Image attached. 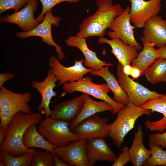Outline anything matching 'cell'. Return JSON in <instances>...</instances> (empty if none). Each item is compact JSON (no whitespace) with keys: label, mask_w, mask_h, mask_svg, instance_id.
<instances>
[{"label":"cell","mask_w":166,"mask_h":166,"mask_svg":"<svg viewBox=\"0 0 166 166\" xmlns=\"http://www.w3.org/2000/svg\"><path fill=\"white\" fill-rule=\"evenodd\" d=\"M96 3L98 9L83 21L76 36L85 38L103 37L106 30L124 10L121 4H114L112 0H97Z\"/></svg>","instance_id":"cell-1"},{"label":"cell","mask_w":166,"mask_h":166,"mask_svg":"<svg viewBox=\"0 0 166 166\" xmlns=\"http://www.w3.org/2000/svg\"><path fill=\"white\" fill-rule=\"evenodd\" d=\"M42 118V114L39 112L27 114L19 112L16 114L6 131V137L0 145V150L15 156L28 152L33 153L35 149L25 147L23 144L22 138L27 128L33 124H39Z\"/></svg>","instance_id":"cell-2"},{"label":"cell","mask_w":166,"mask_h":166,"mask_svg":"<svg viewBox=\"0 0 166 166\" xmlns=\"http://www.w3.org/2000/svg\"><path fill=\"white\" fill-rule=\"evenodd\" d=\"M151 113L150 110L137 106L129 102L118 111L116 119L109 124L106 137L110 138L114 144L120 148L126 136L134 128L136 120L142 115Z\"/></svg>","instance_id":"cell-3"},{"label":"cell","mask_w":166,"mask_h":166,"mask_svg":"<svg viewBox=\"0 0 166 166\" xmlns=\"http://www.w3.org/2000/svg\"><path fill=\"white\" fill-rule=\"evenodd\" d=\"M32 98L30 92L18 93L4 86L0 90V128L6 131L10 122L17 113H32L29 104Z\"/></svg>","instance_id":"cell-4"},{"label":"cell","mask_w":166,"mask_h":166,"mask_svg":"<svg viewBox=\"0 0 166 166\" xmlns=\"http://www.w3.org/2000/svg\"><path fill=\"white\" fill-rule=\"evenodd\" d=\"M69 123L68 121L49 117L42 120L38 130L51 144L57 147L64 146L80 139L70 130Z\"/></svg>","instance_id":"cell-5"},{"label":"cell","mask_w":166,"mask_h":166,"mask_svg":"<svg viewBox=\"0 0 166 166\" xmlns=\"http://www.w3.org/2000/svg\"><path fill=\"white\" fill-rule=\"evenodd\" d=\"M62 89L65 93L71 94L75 92H80L106 102L112 107L111 113L113 114L117 113L125 106L116 101L109 95L108 93L110 90L106 83L95 84L89 76L78 81L66 82L62 85Z\"/></svg>","instance_id":"cell-6"},{"label":"cell","mask_w":166,"mask_h":166,"mask_svg":"<svg viewBox=\"0 0 166 166\" xmlns=\"http://www.w3.org/2000/svg\"><path fill=\"white\" fill-rule=\"evenodd\" d=\"M117 80L127 94L129 101L135 106L141 107L147 101L160 97L164 95L151 91L134 81L124 73L123 66L119 63L117 68Z\"/></svg>","instance_id":"cell-7"},{"label":"cell","mask_w":166,"mask_h":166,"mask_svg":"<svg viewBox=\"0 0 166 166\" xmlns=\"http://www.w3.org/2000/svg\"><path fill=\"white\" fill-rule=\"evenodd\" d=\"M60 18L55 16L52 14L51 10L47 12L45 14L43 19L35 28L28 32H17L16 36L21 39H25L32 36L39 37L42 41L50 46H54L56 49L58 59L60 61L65 57L61 47L54 41L51 33L52 26H57L60 22Z\"/></svg>","instance_id":"cell-8"},{"label":"cell","mask_w":166,"mask_h":166,"mask_svg":"<svg viewBox=\"0 0 166 166\" xmlns=\"http://www.w3.org/2000/svg\"><path fill=\"white\" fill-rule=\"evenodd\" d=\"M58 58L51 56L48 60L49 69L54 75L60 86L65 83L82 79L85 75L90 73L93 69L87 68L84 65V60H76L74 65L69 67L62 65Z\"/></svg>","instance_id":"cell-9"},{"label":"cell","mask_w":166,"mask_h":166,"mask_svg":"<svg viewBox=\"0 0 166 166\" xmlns=\"http://www.w3.org/2000/svg\"><path fill=\"white\" fill-rule=\"evenodd\" d=\"M130 8L127 6L122 12L114 20L109 28L112 30L107 32L110 38H117L126 45L135 47L138 51H141L143 47L137 42L134 34L135 27L131 24L129 16Z\"/></svg>","instance_id":"cell-10"},{"label":"cell","mask_w":166,"mask_h":166,"mask_svg":"<svg viewBox=\"0 0 166 166\" xmlns=\"http://www.w3.org/2000/svg\"><path fill=\"white\" fill-rule=\"evenodd\" d=\"M162 0H129L131 4L129 11L131 22L135 28H143L149 19L158 15L161 9Z\"/></svg>","instance_id":"cell-11"},{"label":"cell","mask_w":166,"mask_h":166,"mask_svg":"<svg viewBox=\"0 0 166 166\" xmlns=\"http://www.w3.org/2000/svg\"><path fill=\"white\" fill-rule=\"evenodd\" d=\"M109 119L95 114L82 121L70 129L80 139L88 140L99 137L105 138L107 134Z\"/></svg>","instance_id":"cell-12"},{"label":"cell","mask_w":166,"mask_h":166,"mask_svg":"<svg viewBox=\"0 0 166 166\" xmlns=\"http://www.w3.org/2000/svg\"><path fill=\"white\" fill-rule=\"evenodd\" d=\"M38 5L37 0H28L27 4L21 10L10 15L1 16L0 23L9 22L15 24L23 32L31 30L40 23L34 18Z\"/></svg>","instance_id":"cell-13"},{"label":"cell","mask_w":166,"mask_h":166,"mask_svg":"<svg viewBox=\"0 0 166 166\" xmlns=\"http://www.w3.org/2000/svg\"><path fill=\"white\" fill-rule=\"evenodd\" d=\"M57 80L51 71L49 69L47 76L42 81H36L32 82L31 85L40 94L42 101L38 108V112L45 114V118L49 117L52 110L49 107L51 99L57 95L54 89L57 86Z\"/></svg>","instance_id":"cell-14"},{"label":"cell","mask_w":166,"mask_h":166,"mask_svg":"<svg viewBox=\"0 0 166 166\" xmlns=\"http://www.w3.org/2000/svg\"><path fill=\"white\" fill-rule=\"evenodd\" d=\"M86 140L80 139L66 146L57 147L55 153L70 166H89L85 149Z\"/></svg>","instance_id":"cell-15"},{"label":"cell","mask_w":166,"mask_h":166,"mask_svg":"<svg viewBox=\"0 0 166 166\" xmlns=\"http://www.w3.org/2000/svg\"><path fill=\"white\" fill-rule=\"evenodd\" d=\"M104 138L99 137L86 140L85 149L89 166H94L99 161L113 162L116 158Z\"/></svg>","instance_id":"cell-16"},{"label":"cell","mask_w":166,"mask_h":166,"mask_svg":"<svg viewBox=\"0 0 166 166\" xmlns=\"http://www.w3.org/2000/svg\"><path fill=\"white\" fill-rule=\"evenodd\" d=\"M142 36L148 42L159 48L166 43V20L157 15L149 19L145 23Z\"/></svg>","instance_id":"cell-17"},{"label":"cell","mask_w":166,"mask_h":166,"mask_svg":"<svg viewBox=\"0 0 166 166\" xmlns=\"http://www.w3.org/2000/svg\"><path fill=\"white\" fill-rule=\"evenodd\" d=\"M100 44L106 43L111 47V52L115 55L119 63L123 66L131 64L132 61L138 55V50L134 47L126 45L119 38L114 37L110 39L103 37L98 39Z\"/></svg>","instance_id":"cell-18"},{"label":"cell","mask_w":166,"mask_h":166,"mask_svg":"<svg viewBox=\"0 0 166 166\" xmlns=\"http://www.w3.org/2000/svg\"><path fill=\"white\" fill-rule=\"evenodd\" d=\"M65 43L68 46L77 47L81 52L85 58L84 65L87 68L98 70L103 66L113 65L112 64L107 63L97 57L96 53L88 48L86 38L71 36L66 40Z\"/></svg>","instance_id":"cell-19"},{"label":"cell","mask_w":166,"mask_h":166,"mask_svg":"<svg viewBox=\"0 0 166 166\" xmlns=\"http://www.w3.org/2000/svg\"><path fill=\"white\" fill-rule=\"evenodd\" d=\"M84 103L83 94L74 98L56 104L50 117L55 119L71 121L78 115Z\"/></svg>","instance_id":"cell-20"},{"label":"cell","mask_w":166,"mask_h":166,"mask_svg":"<svg viewBox=\"0 0 166 166\" xmlns=\"http://www.w3.org/2000/svg\"><path fill=\"white\" fill-rule=\"evenodd\" d=\"M82 93L84 99L83 106L77 117L70 123L69 126L70 129L76 126L84 120L97 113L107 111L112 112L113 111L112 107L106 102L95 101L89 95Z\"/></svg>","instance_id":"cell-21"},{"label":"cell","mask_w":166,"mask_h":166,"mask_svg":"<svg viewBox=\"0 0 166 166\" xmlns=\"http://www.w3.org/2000/svg\"><path fill=\"white\" fill-rule=\"evenodd\" d=\"M142 107L150 110L152 113L157 112L163 114V117L155 121L148 119L144 122L147 129L151 131L163 132L166 128V92L162 97L147 101Z\"/></svg>","instance_id":"cell-22"},{"label":"cell","mask_w":166,"mask_h":166,"mask_svg":"<svg viewBox=\"0 0 166 166\" xmlns=\"http://www.w3.org/2000/svg\"><path fill=\"white\" fill-rule=\"evenodd\" d=\"M109 66H106L98 70H93L90 74L103 78L113 93V99L118 103L126 105L130 102L128 96L116 77L110 72Z\"/></svg>","instance_id":"cell-23"},{"label":"cell","mask_w":166,"mask_h":166,"mask_svg":"<svg viewBox=\"0 0 166 166\" xmlns=\"http://www.w3.org/2000/svg\"><path fill=\"white\" fill-rule=\"evenodd\" d=\"M129 152L130 162L134 166H144L151 155V149H147L144 145L143 132L140 125L135 133Z\"/></svg>","instance_id":"cell-24"},{"label":"cell","mask_w":166,"mask_h":166,"mask_svg":"<svg viewBox=\"0 0 166 166\" xmlns=\"http://www.w3.org/2000/svg\"><path fill=\"white\" fill-rule=\"evenodd\" d=\"M36 124L31 125L26 130L22 138L24 146L29 148H39L55 154L57 147L49 143L40 134Z\"/></svg>","instance_id":"cell-25"},{"label":"cell","mask_w":166,"mask_h":166,"mask_svg":"<svg viewBox=\"0 0 166 166\" xmlns=\"http://www.w3.org/2000/svg\"><path fill=\"white\" fill-rule=\"evenodd\" d=\"M141 40L143 47L137 57L132 61L131 65L132 66L139 68L142 75L145 70L159 58V56L156 49L154 48L153 43L148 42L142 37Z\"/></svg>","instance_id":"cell-26"},{"label":"cell","mask_w":166,"mask_h":166,"mask_svg":"<svg viewBox=\"0 0 166 166\" xmlns=\"http://www.w3.org/2000/svg\"><path fill=\"white\" fill-rule=\"evenodd\" d=\"M143 74L152 84L166 82V59L157 58L145 70Z\"/></svg>","instance_id":"cell-27"},{"label":"cell","mask_w":166,"mask_h":166,"mask_svg":"<svg viewBox=\"0 0 166 166\" xmlns=\"http://www.w3.org/2000/svg\"><path fill=\"white\" fill-rule=\"evenodd\" d=\"M0 159L5 166H29L30 165L33 156L32 153H27L22 155L15 156L4 151L1 150Z\"/></svg>","instance_id":"cell-28"},{"label":"cell","mask_w":166,"mask_h":166,"mask_svg":"<svg viewBox=\"0 0 166 166\" xmlns=\"http://www.w3.org/2000/svg\"><path fill=\"white\" fill-rule=\"evenodd\" d=\"M148 144L151 154L144 166H166V150H164L161 147L149 141Z\"/></svg>","instance_id":"cell-29"},{"label":"cell","mask_w":166,"mask_h":166,"mask_svg":"<svg viewBox=\"0 0 166 166\" xmlns=\"http://www.w3.org/2000/svg\"><path fill=\"white\" fill-rule=\"evenodd\" d=\"M32 166H54L53 154L48 151L35 149L30 165Z\"/></svg>","instance_id":"cell-30"},{"label":"cell","mask_w":166,"mask_h":166,"mask_svg":"<svg viewBox=\"0 0 166 166\" xmlns=\"http://www.w3.org/2000/svg\"><path fill=\"white\" fill-rule=\"evenodd\" d=\"M42 6V10L40 15L36 18L39 23L42 21L44 15L48 11L51 10L54 6L61 2H66L71 3L79 2L80 0H39Z\"/></svg>","instance_id":"cell-31"},{"label":"cell","mask_w":166,"mask_h":166,"mask_svg":"<svg viewBox=\"0 0 166 166\" xmlns=\"http://www.w3.org/2000/svg\"><path fill=\"white\" fill-rule=\"evenodd\" d=\"M28 0H0V14L10 9L14 12L18 11L27 4Z\"/></svg>","instance_id":"cell-32"},{"label":"cell","mask_w":166,"mask_h":166,"mask_svg":"<svg viewBox=\"0 0 166 166\" xmlns=\"http://www.w3.org/2000/svg\"><path fill=\"white\" fill-rule=\"evenodd\" d=\"M130 156L129 148L124 146L122 149V152L116 158L112 164L113 166H124L130 162Z\"/></svg>","instance_id":"cell-33"},{"label":"cell","mask_w":166,"mask_h":166,"mask_svg":"<svg viewBox=\"0 0 166 166\" xmlns=\"http://www.w3.org/2000/svg\"><path fill=\"white\" fill-rule=\"evenodd\" d=\"M163 133H152L149 135V141L156 145L165 148L166 150V128Z\"/></svg>","instance_id":"cell-34"},{"label":"cell","mask_w":166,"mask_h":166,"mask_svg":"<svg viewBox=\"0 0 166 166\" xmlns=\"http://www.w3.org/2000/svg\"><path fill=\"white\" fill-rule=\"evenodd\" d=\"M15 75L14 74L8 72L1 73L0 74V88L4 86V83L9 80L14 78Z\"/></svg>","instance_id":"cell-35"},{"label":"cell","mask_w":166,"mask_h":166,"mask_svg":"<svg viewBox=\"0 0 166 166\" xmlns=\"http://www.w3.org/2000/svg\"><path fill=\"white\" fill-rule=\"evenodd\" d=\"M53 154L55 166H70L67 163L61 160L56 153Z\"/></svg>","instance_id":"cell-36"},{"label":"cell","mask_w":166,"mask_h":166,"mask_svg":"<svg viewBox=\"0 0 166 166\" xmlns=\"http://www.w3.org/2000/svg\"><path fill=\"white\" fill-rule=\"evenodd\" d=\"M142 75L141 70L138 68L132 66V69L130 76L132 77L133 80L138 78Z\"/></svg>","instance_id":"cell-37"},{"label":"cell","mask_w":166,"mask_h":166,"mask_svg":"<svg viewBox=\"0 0 166 166\" xmlns=\"http://www.w3.org/2000/svg\"><path fill=\"white\" fill-rule=\"evenodd\" d=\"M159 58L166 59V43L156 49Z\"/></svg>","instance_id":"cell-38"},{"label":"cell","mask_w":166,"mask_h":166,"mask_svg":"<svg viewBox=\"0 0 166 166\" xmlns=\"http://www.w3.org/2000/svg\"><path fill=\"white\" fill-rule=\"evenodd\" d=\"M132 69V66L127 65L123 66V70L124 73L127 76H130Z\"/></svg>","instance_id":"cell-39"},{"label":"cell","mask_w":166,"mask_h":166,"mask_svg":"<svg viewBox=\"0 0 166 166\" xmlns=\"http://www.w3.org/2000/svg\"><path fill=\"white\" fill-rule=\"evenodd\" d=\"M6 136V131L0 128V145H1L5 140Z\"/></svg>","instance_id":"cell-40"},{"label":"cell","mask_w":166,"mask_h":166,"mask_svg":"<svg viewBox=\"0 0 166 166\" xmlns=\"http://www.w3.org/2000/svg\"><path fill=\"white\" fill-rule=\"evenodd\" d=\"M0 166H5V164L3 161H1L0 162Z\"/></svg>","instance_id":"cell-41"}]
</instances>
